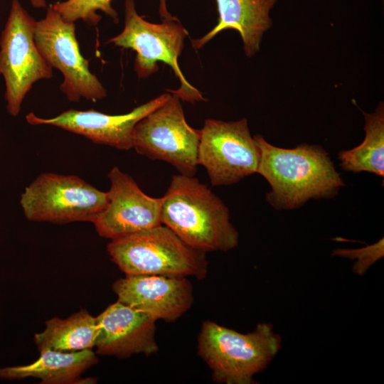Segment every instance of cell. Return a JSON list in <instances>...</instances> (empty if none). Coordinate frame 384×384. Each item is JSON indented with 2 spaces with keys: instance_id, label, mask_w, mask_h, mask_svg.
Returning <instances> with one entry per match:
<instances>
[{
  "instance_id": "18",
  "label": "cell",
  "mask_w": 384,
  "mask_h": 384,
  "mask_svg": "<svg viewBox=\"0 0 384 384\" xmlns=\"http://www.w3.org/2000/svg\"><path fill=\"white\" fill-rule=\"evenodd\" d=\"M365 118V138L362 143L339 151L341 168L354 174L362 171L384 176V107L380 103L370 114L362 111Z\"/></svg>"
},
{
  "instance_id": "4",
  "label": "cell",
  "mask_w": 384,
  "mask_h": 384,
  "mask_svg": "<svg viewBox=\"0 0 384 384\" xmlns=\"http://www.w3.org/2000/svg\"><path fill=\"white\" fill-rule=\"evenodd\" d=\"M159 12L164 18L161 23L149 22L138 14L134 0H125L124 28L108 43L137 53L134 69L139 78L155 73L157 62H163L172 68L181 83L179 88L168 90L169 92L191 103L205 101L202 93L186 80L178 63L187 31L168 13L166 3L160 4Z\"/></svg>"
},
{
  "instance_id": "6",
  "label": "cell",
  "mask_w": 384,
  "mask_h": 384,
  "mask_svg": "<svg viewBox=\"0 0 384 384\" xmlns=\"http://www.w3.org/2000/svg\"><path fill=\"white\" fill-rule=\"evenodd\" d=\"M108 203V192L75 175L43 173L21 194L20 203L27 220L65 224L90 222Z\"/></svg>"
},
{
  "instance_id": "11",
  "label": "cell",
  "mask_w": 384,
  "mask_h": 384,
  "mask_svg": "<svg viewBox=\"0 0 384 384\" xmlns=\"http://www.w3.org/2000/svg\"><path fill=\"white\" fill-rule=\"evenodd\" d=\"M108 203L92 221L101 237L114 240L161 225V198L144 193L135 181L117 166L107 174Z\"/></svg>"
},
{
  "instance_id": "13",
  "label": "cell",
  "mask_w": 384,
  "mask_h": 384,
  "mask_svg": "<svg viewBox=\"0 0 384 384\" xmlns=\"http://www.w3.org/2000/svg\"><path fill=\"white\" fill-rule=\"evenodd\" d=\"M117 301L156 320L175 321L193 304V289L186 277L126 274L112 286Z\"/></svg>"
},
{
  "instance_id": "15",
  "label": "cell",
  "mask_w": 384,
  "mask_h": 384,
  "mask_svg": "<svg viewBox=\"0 0 384 384\" xmlns=\"http://www.w3.org/2000/svg\"><path fill=\"white\" fill-rule=\"evenodd\" d=\"M277 0H215L219 18L216 26L201 38L191 40L194 49H201L218 33L236 30L247 56L260 50L262 36L271 26L270 11Z\"/></svg>"
},
{
  "instance_id": "7",
  "label": "cell",
  "mask_w": 384,
  "mask_h": 384,
  "mask_svg": "<svg viewBox=\"0 0 384 384\" xmlns=\"http://www.w3.org/2000/svg\"><path fill=\"white\" fill-rule=\"evenodd\" d=\"M36 21L18 0H12L0 37V75L5 81V100L9 114L16 117L33 84L50 79L53 68L34 40Z\"/></svg>"
},
{
  "instance_id": "3",
  "label": "cell",
  "mask_w": 384,
  "mask_h": 384,
  "mask_svg": "<svg viewBox=\"0 0 384 384\" xmlns=\"http://www.w3.org/2000/svg\"><path fill=\"white\" fill-rule=\"evenodd\" d=\"M282 339L271 324H259L241 334L206 321L198 338V353L212 370L215 381L227 384L254 383L281 348Z\"/></svg>"
},
{
  "instance_id": "21",
  "label": "cell",
  "mask_w": 384,
  "mask_h": 384,
  "mask_svg": "<svg viewBox=\"0 0 384 384\" xmlns=\"http://www.w3.org/2000/svg\"><path fill=\"white\" fill-rule=\"evenodd\" d=\"M31 4L36 9H43L47 7L46 0H29Z\"/></svg>"
},
{
  "instance_id": "12",
  "label": "cell",
  "mask_w": 384,
  "mask_h": 384,
  "mask_svg": "<svg viewBox=\"0 0 384 384\" xmlns=\"http://www.w3.org/2000/svg\"><path fill=\"white\" fill-rule=\"evenodd\" d=\"M169 96L165 93L124 114H108L95 110L70 109L52 118H41L30 112L26 121L31 125H51L83 136L92 142L119 150L133 148L136 124Z\"/></svg>"
},
{
  "instance_id": "16",
  "label": "cell",
  "mask_w": 384,
  "mask_h": 384,
  "mask_svg": "<svg viewBox=\"0 0 384 384\" xmlns=\"http://www.w3.org/2000/svg\"><path fill=\"white\" fill-rule=\"evenodd\" d=\"M34 362L0 368V378L9 380L36 378L43 384L93 383L94 379H81L80 375L95 365L97 358L92 350L62 352L44 349Z\"/></svg>"
},
{
  "instance_id": "20",
  "label": "cell",
  "mask_w": 384,
  "mask_h": 384,
  "mask_svg": "<svg viewBox=\"0 0 384 384\" xmlns=\"http://www.w3.org/2000/svg\"><path fill=\"white\" fill-rule=\"evenodd\" d=\"M332 255L356 260L352 270L356 274L363 275L373 264L383 257L384 240L381 238L373 245L359 249H336Z\"/></svg>"
},
{
  "instance_id": "2",
  "label": "cell",
  "mask_w": 384,
  "mask_h": 384,
  "mask_svg": "<svg viewBox=\"0 0 384 384\" xmlns=\"http://www.w3.org/2000/svg\"><path fill=\"white\" fill-rule=\"evenodd\" d=\"M161 223L189 246L203 251H229L239 233L229 209L206 184L194 176L174 175L162 197Z\"/></svg>"
},
{
  "instance_id": "1",
  "label": "cell",
  "mask_w": 384,
  "mask_h": 384,
  "mask_svg": "<svg viewBox=\"0 0 384 384\" xmlns=\"http://www.w3.org/2000/svg\"><path fill=\"white\" fill-rule=\"evenodd\" d=\"M253 137L260 152L257 174L270 185L266 201L274 209H297L310 199L334 198L345 186L322 146L302 144L285 149L260 134Z\"/></svg>"
},
{
  "instance_id": "8",
  "label": "cell",
  "mask_w": 384,
  "mask_h": 384,
  "mask_svg": "<svg viewBox=\"0 0 384 384\" xmlns=\"http://www.w3.org/2000/svg\"><path fill=\"white\" fill-rule=\"evenodd\" d=\"M175 94L149 112L136 124L133 148L151 159L161 160L181 174L193 176L197 171L201 130L186 122Z\"/></svg>"
},
{
  "instance_id": "5",
  "label": "cell",
  "mask_w": 384,
  "mask_h": 384,
  "mask_svg": "<svg viewBox=\"0 0 384 384\" xmlns=\"http://www.w3.org/2000/svg\"><path fill=\"white\" fill-rule=\"evenodd\" d=\"M107 250L125 274L193 276L201 279L207 273L206 252L189 246L163 224L111 240Z\"/></svg>"
},
{
  "instance_id": "10",
  "label": "cell",
  "mask_w": 384,
  "mask_h": 384,
  "mask_svg": "<svg viewBox=\"0 0 384 384\" xmlns=\"http://www.w3.org/2000/svg\"><path fill=\"white\" fill-rule=\"evenodd\" d=\"M260 156L245 118L235 122L205 121L198 164L206 169L213 186H230L257 173Z\"/></svg>"
},
{
  "instance_id": "14",
  "label": "cell",
  "mask_w": 384,
  "mask_h": 384,
  "mask_svg": "<svg viewBox=\"0 0 384 384\" xmlns=\"http://www.w3.org/2000/svg\"><path fill=\"white\" fill-rule=\"evenodd\" d=\"M96 319L99 329L95 345L97 353L126 358L158 351L156 319L151 315L117 301Z\"/></svg>"
},
{
  "instance_id": "17",
  "label": "cell",
  "mask_w": 384,
  "mask_h": 384,
  "mask_svg": "<svg viewBox=\"0 0 384 384\" xmlns=\"http://www.w3.org/2000/svg\"><path fill=\"white\" fill-rule=\"evenodd\" d=\"M96 317L81 309L67 319L52 318L46 328L36 334L34 341L39 351L50 349L62 352L92 350L98 335Z\"/></svg>"
},
{
  "instance_id": "9",
  "label": "cell",
  "mask_w": 384,
  "mask_h": 384,
  "mask_svg": "<svg viewBox=\"0 0 384 384\" xmlns=\"http://www.w3.org/2000/svg\"><path fill=\"white\" fill-rule=\"evenodd\" d=\"M34 40L47 63L62 73L60 90L69 101H97L107 96V90L80 52L75 22L65 21L53 4L48 6L45 17L36 21Z\"/></svg>"
},
{
  "instance_id": "19",
  "label": "cell",
  "mask_w": 384,
  "mask_h": 384,
  "mask_svg": "<svg viewBox=\"0 0 384 384\" xmlns=\"http://www.w3.org/2000/svg\"><path fill=\"white\" fill-rule=\"evenodd\" d=\"M112 0H65L53 4L54 9L67 21L82 20L89 26H97L102 11L110 16L114 23H119L117 12L112 6Z\"/></svg>"
}]
</instances>
